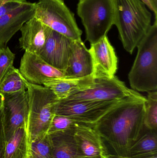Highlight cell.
<instances>
[{"instance_id": "29", "label": "cell", "mask_w": 157, "mask_h": 158, "mask_svg": "<svg viewBox=\"0 0 157 158\" xmlns=\"http://www.w3.org/2000/svg\"><path fill=\"white\" fill-rule=\"evenodd\" d=\"M155 11L157 13V0H150Z\"/></svg>"}, {"instance_id": "24", "label": "cell", "mask_w": 157, "mask_h": 158, "mask_svg": "<svg viewBox=\"0 0 157 158\" xmlns=\"http://www.w3.org/2000/svg\"><path fill=\"white\" fill-rule=\"evenodd\" d=\"M29 152L34 158H52V148L48 134L29 143Z\"/></svg>"}, {"instance_id": "31", "label": "cell", "mask_w": 157, "mask_h": 158, "mask_svg": "<svg viewBox=\"0 0 157 158\" xmlns=\"http://www.w3.org/2000/svg\"><path fill=\"white\" fill-rule=\"evenodd\" d=\"M19 0H0V2L3 3L10 2H18Z\"/></svg>"}, {"instance_id": "1", "label": "cell", "mask_w": 157, "mask_h": 158, "mask_svg": "<svg viewBox=\"0 0 157 158\" xmlns=\"http://www.w3.org/2000/svg\"><path fill=\"white\" fill-rule=\"evenodd\" d=\"M145 97L121 101L95 123L104 157L128 156L144 129Z\"/></svg>"}, {"instance_id": "6", "label": "cell", "mask_w": 157, "mask_h": 158, "mask_svg": "<svg viewBox=\"0 0 157 158\" xmlns=\"http://www.w3.org/2000/svg\"><path fill=\"white\" fill-rule=\"evenodd\" d=\"M34 17L49 28L73 40H81L82 30L64 0H38L35 3Z\"/></svg>"}, {"instance_id": "26", "label": "cell", "mask_w": 157, "mask_h": 158, "mask_svg": "<svg viewBox=\"0 0 157 158\" xmlns=\"http://www.w3.org/2000/svg\"><path fill=\"white\" fill-rule=\"evenodd\" d=\"M3 107L0 109V158H5L6 144Z\"/></svg>"}, {"instance_id": "22", "label": "cell", "mask_w": 157, "mask_h": 158, "mask_svg": "<svg viewBox=\"0 0 157 158\" xmlns=\"http://www.w3.org/2000/svg\"><path fill=\"white\" fill-rule=\"evenodd\" d=\"M146 129L157 131V91L148 92L145 102L143 121Z\"/></svg>"}, {"instance_id": "23", "label": "cell", "mask_w": 157, "mask_h": 158, "mask_svg": "<svg viewBox=\"0 0 157 158\" xmlns=\"http://www.w3.org/2000/svg\"><path fill=\"white\" fill-rule=\"evenodd\" d=\"M94 126V125L83 123L65 116L55 114L48 134L61 131H77L82 127Z\"/></svg>"}, {"instance_id": "25", "label": "cell", "mask_w": 157, "mask_h": 158, "mask_svg": "<svg viewBox=\"0 0 157 158\" xmlns=\"http://www.w3.org/2000/svg\"><path fill=\"white\" fill-rule=\"evenodd\" d=\"M15 54L9 47L0 48V82L8 71L14 67Z\"/></svg>"}, {"instance_id": "30", "label": "cell", "mask_w": 157, "mask_h": 158, "mask_svg": "<svg viewBox=\"0 0 157 158\" xmlns=\"http://www.w3.org/2000/svg\"><path fill=\"white\" fill-rule=\"evenodd\" d=\"M4 101V96L0 94V109L3 107Z\"/></svg>"}, {"instance_id": "27", "label": "cell", "mask_w": 157, "mask_h": 158, "mask_svg": "<svg viewBox=\"0 0 157 158\" xmlns=\"http://www.w3.org/2000/svg\"><path fill=\"white\" fill-rule=\"evenodd\" d=\"M26 0H19L18 2L3 3L0 2V17L10 12L23 3Z\"/></svg>"}, {"instance_id": "13", "label": "cell", "mask_w": 157, "mask_h": 158, "mask_svg": "<svg viewBox=\"0 0 157 158\" xmlns=\"http://www.w3.org/2000/svg\"><path fill=\"white\" fill-rule=\"evenodd\" d=\"M35 3L25 1L12 11L0 17V48L6 47L13 36L34 16Z\"/></svg>"}, {"instance_id": "3", "label": "cell", "mask_w": 157, "mask_h": 158, "mask_svg": "<svg viewBox=\"0 0 157 158\" xmlns=\"http://www.w3.org/2000/svg\"><path fill=\"white\" fill-rule=\"evenodd\" d=\"M136 58L128 75L133 90L143 92L157 90V20L155 19L137 46Z\"/></svg>"}, {"instance_id": "20", "label": "cell", "mask_w": 157, "mask_h": 158, "mask_svg": "<svg viewBox=\"0 0 157 158\" xmlns=\"http://www.w3.org/2000/svg\"><path fill=\"white\" fill-rule=\"evenodd\" d=\"M157 156V131L144 126L143 133L129 149L128 156L145 158Z\"/></svg>"}, {"instance_id": "19", "label": "cell", "mask_w": 157, "mask_h": 158, "mask_svg": "<svg viewBox=\"0 0 157 158\" xmlns=\"http://www.w3.org/2000/svg\"><path fill=\"white\" fill-rule=\"evenodd\" d=\"M29 143L26 126L18 128L6 141L5 158H28Z\"/></svg>"}, {"instance_id": "16", "label": "cell", "mask_w": 157, "mask_h": 158, "mask_svg": "<svg viewBox=\"0 0 157 158\" xmlns=\"http://www.w3.org/2000/svg\"><path fill=\"white\" fill-rule=\"evenodd\" d=\"M77 158H104L99 137L94 127L79 128L74 134Z\"/></svg>"}, {"instance_id": "9", "label": "cell", "mask_w": 157, "mask_h": 158, "mask_svg": "<svg viewBox=\"0 0 157 158\" xmlns=\"http://www.w3.org/2000/svg\"><path fill=\"white\" fill-rule=\"evenodd\" d=\"M90 45L88 50L93 63V78L113 77L118 70V59L108 37L105 36Z\"/></svg>"}, {"instance_id": "5", "label": "cell", "mask_w": 157, "mask_h": 158, "mask_svg": "<svg viewBox=\"0 0 157 158\" xmlns=\"http://www.w3.org/2000/svg\"><path fill=\"white\" fill-rule=\"evenodd\" d=\"M77 13L90 44L107 36L114 25V0H78Z\"/></svg>"}, {"instance_id": "32", "label": "cell", "mask_w": 157, "mask_h": 158, "mask_svg": "<svg viewBox=\"0 0 157 158\" xmlns=\"http://www.w3.org/2000/svg\"><path fill=\"white\" fill-rule=\"evenodd\" d=\"M28 158H34L33 157V156H31V154L29 153V154Z\"/></svg>"}, {"instance_id": "8", "label": "cell", "mask_w": 157, "mask_h": 158, "mask_svg": "<svg viewBox=\"0 0 157 158\" xmlns=\"http://www.w3.org/2000/svg\"><path fill=\"white\" fill-rule=\"evenodd\" d=\"M122 101L63 99L59 100L56 103L54 112L56 115L65 116L83 123L95 125L109 110Z\"/></svg>"}, {"instance_id": "2", "label": "cell", "mask_w": 157, "mask_h": 158, "mask_svg": "<svg viewBox=\"0 0 157 158\" xmlns=\"http://www.w3.org/2000/svg\"><path fill=\"white\" fill-rule=\"evenodd\" d=\"M114 25L124 48L132 54L152 25V14L141 0H114Z\"/></svg>"}, {"instance_id": "21", "label": "cell", "mask_w": 157, "mask_h": 158, "mask_svg": "<svg viewBox=\"0 0 157 158\" xmlns=\"http://www.w3.org/2000/svg\"><path fill=\"white\" fill-rule=\"evenodd\" d=\"M27 89V81L19 69L13 67L0 82V94L3 95L22 93Z\"/></svg>"}, {"instance_id": "7", "label": "cell", "mask_w": 157, "mask_h": 158, "mask_svg": "<svg viewBox=\"0 0 157 158\" xmlns=\"http://www.w3.org/2000/svg\"><path fill=\"white\" fill-rule=\"evenodd\" d=\"M142 95L130 89L124 82L116 76L111 78L94 79V81L65 99L95 101H122L131 98L140 97Z\"/></svg>"}, {"instance_id": "28", "label": "cell", "mask_w": 157, "mask_h": 158, "mask_svg": "<svg viewBox=\"0 0 157 158\" xmlns=\"http://www.w3.org/2000/svg\"><path fill=\"white\" fill-rule=\"evenodd\" d=\"M147 6V7L153 12L155 14V19L157 20V13L155 11L150 0H141Z\"/></svg>"}, {"instance_id": "15", "label": "cell", "mask_w": 157, "mask_h": 158, "mask_svg": "<svg viewBox=\"0 0 157 158\" xmlns=\"http://www.w3.org/2000/svg\"><path fill=\"white\" fill-rule=\"evenodd\" d=\"M49 29L34 16L31 18L20 29V48L25 52L38 55L46 43Z\"/></svg>"}, {"instance_id": "12", "label": "cell", "mask_w": 157, "mask_h": 158, "mask_svg": "<svg viewBox=\"0 0 157 158\" xmlns=\"http://www.w3.org/2000/svg\"><path fill=\"white\" fill-rule=\"evenodd\" d=\"M4 113L6 140L19 127L27 125L29 104L27 91L4 96Z\"/></svg>"}, {"instance_id": "14", "label": "cell", "mask_w": 157, "mask_h": 158, "mask_svg": "<svg viewBox=\"0 0 157 158\" xmlns=\"http://www.w3.org/2000/svg\"><path fill=\"white\" fill-rule=\"evenodd\" d=\"M93 63L89 50L82 40H74L71 48L65 77L79 78L92 76Z\"/></svg>"}, {"instance_id": "11", "label": "cell", "mask_w": 157, "mask_h": 158, "mask_svg": "<svg viewBox=\"0 0 157 158\" xmlns=\"http://www.w3.org/2000/svg\"><path fill=\"white\" fill-rule=\"evenodd\" d=\"M73 41L49 28L46 43L38 55L53 67L65 73Z\"/></svg>"}, {"instance_id": "4", "label": "cell", "mask_w": 157, "mask_h": 158, "mask_svg": "<svg viewBox=\"0 0 157 158\" xmlns=\"http://www.w3.org/2000/svg\"><path fill=\"white\" fill-rule=\"evenodd\" d=\"M27 91L29 104L27 130L29 143L48 134L59 100L50 89L43 85L27 81Z\"/></svg>"}, {"instance_id": "10", "label": "cell", "mask_w": 157, "mask_h": 158, "mask_svg": "<svg viewBox=\"0 0 157 158\" xmlns=\"http://www.w3.org/2000/svg\"><path fill=\"white\" fill-rule=\"evenodd\" d=\"M19 70L28 82L38 85L51 79L65 77V72L53 67L38 55L27 52L21 58Z\"/></svg>"}, {"instance_id": "17", "label": "cell", "mask_w": 157, "mask_h": 158, "mask_svg": "<svg viewBox=\"0 0 157 158\" xmlns=\"http://www.w3.org/2000/svg\"><path fill=\"white\" fill-rule=\"evenodd\" d=\"M94 80L92 76L79 78L64 77L48 80L42 85L50 89L58 100H61L85 88L92 84Z\"/></svg>"}, {"instance_id": "18", "label": "cell", "mask_w": 157, "mask_h": 158, "mask_svg": "<svg viewBox=\"0 0 157 158\" xmlns=\"http://www.w3.org/2000/svg\"><path fill=\"white\" fill-rule=\"evenodd\" d=\"M66 131L48 134L52 148V158H77L74 134Z\"/></svg>"}]
</instances>
